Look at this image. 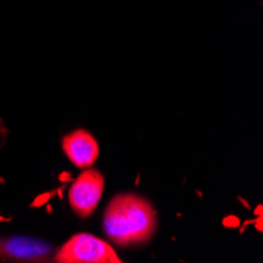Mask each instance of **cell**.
Segmentation results:
<instances>
[{"mask_svg": "<svg viewBox=\"0 0 263 263\" xmlns=\"http://www.w3.org/2000/svg\"><path fill=\"white\" fill-rule=\"evenodd\" d=\"M156 229L153 205L136 194H120L110 200L104 213L106 235L118 246H131L150 240Z\"/></svg>", "mask_w": 263, "mask_h": 263, "instance_id": "cell-1", "label": "cell"}, {"mask_svg": "<svg viewBox=\"0 0 263 263\" xmlns=\"http://www.w3.org/2000/svg\"><path fill=\"white\" fill-rule=\"evenodd\" d=\"M55 260L60 263H120V257L101 238L79 233L71 236L59 249Z\"/></svg>", "mask_w": 263, "mask_h": 263, "instance_id": "cell-2", "label": "cell"}, {"mask_svg": "<svg viewBox=\"0 0 263 263\" xmlns=\"http://www.w3.org/2000/svg\"><path fill=\"white\" fill-rule=\"evenodd\" d=\"M104 191V178L98 171L85 169L69 187V203L81 218H87L97 210Z\"/></svg>", "mask_w": 263, "mask_h": 263, "instance_id": "cell-3", "label": "cell"}, {"mask_svg": "<svg viewBox=\"0 0 263 263\" xmlns=\"http://www.w3.org/2000/svg\"><path fill=\"white\" fill-rule=\"evenodd\" d=\"M62 147L68 159L81 169H88L100 155L97 139L84 129H78L65 136L62 140Z\"/></svg>", "mask_w": 263, "mask_h": 263, "instance_id": "cell-4", "label": "cell"}, {"mask_svg": "<svg viewBox=\"0 0 263 263\" xmlns=\"http://www.w3.org/2000/svg\"><path fill=\"white\" fill-rule=\"evenodd\" d=\"M44 248L29 240H0V257L10 258H33L41 255Z\"/></svg>", "mask_w": 263, "mask_h": 263, "instance_id": "cell-5", "label": "cell"}]
</instances>
